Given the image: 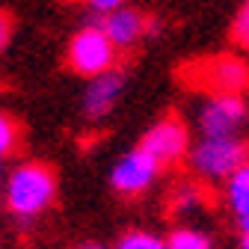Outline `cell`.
<instances>
[{"mask_svg": "<svg viewBox=\"0 0 249 249\" xmlns=\"http://www.w3.org/2000/svg\"><path fill=\"white\" fill-rule=\"evenodd\" d=\"M56 196V178L42 163H24L12 172L6 184V205L18 216H36L42 213Z\"/></svg>", "mask_w": 249, "mask_h": 249, "instance_id": "1", "label": "cell"}, {"mask_svg": "<svg viewBox=\"0 0 249 249\" xmlns=\"http://www.w3.org/2000/svg\"><path fill=\"white\" fill-rule=\"evenodd\" d=\"M69 62L71 69L83 77H95L107 69H113L116 62V48L113 42L104 36V30L98 24L83 27L80 33H74L71 45H69Z\"/></svg>", "mask_w": 249, "mask_h": 249, "instance_id": "2", "label": "cell"}, {"mask_svg": "<svg viewBox=\"0 0 249 249\" xmlns=\"http://www.w3.org/2000/svg\"><path fill=\"white\" fill-rule=\"evenodd\" d=\"M246 158V148L237 137H205L193 148V169L202 178H229Z\"/></svg>", "mask_w": 249, "mask_h": 249, "instance_id": "3", "label": "cell"}, {"mask_svg": "<svg viewBox=\"0 0 249 249\" xmlns=\"http://www.w3.org/2000/svg\"><path fill=\"white\" fill-rule=\"evenodd\" d=\"M243 122H246V104L237 92L213 95L199 113V128L205 137H237Z\"/></svg>", "mask_w": 249, "mask_h": 249, "instance_id": "4", "label": "cell"}, {"mask_svg": "<svg viewBox=\"0 0 249 249\" xmlns=\"http://www.w3.org/2000/svg\"><path fill=\"white\" fill-rule=\"evenodd\" d=\"M145 154H151L154 163L158 166H169L175 160L184 158V151H187V128L178 122V119H163L158 122L154 128L142 137V145H140Z\"/></svg>", "mask_w": 249, "mask_h": 249, "instance_id": "5", "label": "cell"}, {"mask_svg": "<svg viewBox=\"0 0 249 249\" xmlns=\"http://www.w3.org/2000/svg\"><path fill=\"white\" fill-rule=\"evenodd\" d=\"M158 169L160 166L154 163V158H151V154H145L142 148L128 151L116 163V169H113V187H116L119 193H124V196H137V193H142L145 187L154 181Z\"/></svg>", "mask_w": 249, "mask_h": 249, "instance_id": "6", "label": "cell"}, {"mask_svg": "<svg viewBox=\"0 0 249 249\" xmlns=\"http://www.w3.org/2000/svg\"><path fill=\"white\" fill-rule=\"evenodd\" d=\"M122 89H124V74H122V71L107 69V71L95 74V77H92V83L86 86L83 113H86L92 122H95V119H104V116L116 107V101H119V95H122Z\"/></svg>", "mask_w": 249, "mask_h": 249, "instance_id": "7", "label": "cell"}, {"mask_svg": "<svg viewBox=\"0 0 249 249\" xmlns=\"http://www.w3.org/2000/svg\"><path fill=\"white\" fill-rule=\"evenodd\" d=\"M101 30H104V36L113 42V48H134L142 39V33H145V18L140 12H134V9L119 6V9L107 12Z\"/></svg>", "mask_w": 249, "mask_h": 249, "instance_id": "8", "label": "cell"}, {"mask_svg": "<svg viewBox=\"0 0 249 249\" xmlns=\"http://www.w3.org/2000/svg\"><path fill=\"white\" fill-rule=\"evenodd\" d=\"M208 83L223 89V92H240V86L246 83V66L243 59H231V56H223L208 66Z\"/></svg>", "mask_w": 249, "mask_h": 249, "instance_id": "9", "label": "cell"}, {"mask_svg": "<svg viewBox=\"0 0 249 249\" xmlns=\"http://www.w3.org/2000/svg\"><path fill=\"white\" fill-rule=\"evenodd\" d=\"M229 205L237 213L240 229H249V223H246V213H249V169H246V163H240L229 175Z\"/></svg>", "mask_w": 249, "mask_h": 249, "instance_id": "10", "label": "cell"}, {"mask_svg": "<svg viewBox=\"0 0 249 249\" xmlns=\"http://www.w3.org/2000/svg\"><path fill=\"white\" fill-rule=\"evenodd\" d=\"M163 246L166 249H211V237L196 229H178L169 234V240Z\"/></svg>", "mask_w": 249, "mask_h": 249, "instance_id": "11", "label": "cell"}, {"mask_svg": "<svg viewBox=\"0 0 249 249\" xmlns=\"http://www.w3.org/2000/svg\"><path fill=\"white\" fill-rule=\"evenodd\" d=\"M15 142H18V122L0 110V158H6L15 148Z\"/></svg>", "mask_w": 249, "mask_h": 249, "instance_id": "12", "label": "cell"}, {"mask_svg": "<svg viewBox=\"0 0 249 249\" xmlns=\"http://www.w3.org/2000/svg\"><path fill=\"white\" fill-rule=\"evenodd\" d=\"M116 249H166V246H163V240H158L148 231H128L119 240Z\"/></svg>", "mask_w": 249, "mask_h": 249, "instance_id": "13", "label": "cell"}, {"mask_svg": "<svg viewBox=\"0 0 249 249\" xmlns=\"http://www.w3.org/2000/svg\"><path fill=\"white\" fill-rule=\"evenodd\" d=\"M175 205H178L181 213H193L199 205H205V196H202L199 187H184V190L178 193V199H175Z\"/></svg>", "mask_w": 249, "mask_h": 249, "instance_id": "14", "label": "cell"}, {"mask_svg": "<svg viewBox=\"0 0 249 249\" xmlns=\"http://www.w3.org/2000/svg\"><path fill=\"white\" fill-rule=\"evenodd\" d=\"M231 33H234V39H237L240 45L249 42V3H240V9H237V15H234Z\"/></svg>", "mask_w": 249, "mask_h": 249, "instance_id": "15", "label": "cell"}, {"mask_svg": "<svg viewBox=\"0 0 249 249\" xmlns=\"http://www.w3.org/2000/svg\"><path fill=\"white\" fill-rule=\"evenodd\" d=\"M86 3L95 9V12H113V9H119L124 0H86Z\"/></svg>", "mask_w": 249, "mask_h": 249, "instance_id": "16", "label": "cell"}, {"mask_svg": "<svg viewBox=\"0 0 249 249\" xmlns=\"http://www.w3.org/2000/svg\"><path fill=\"white\" fill-rule=\"evenodd\" d=\"M9 33H12V24H9V18H6V15H0V51L6 48V42H9Z\"/></svg>", "mask_w": 249, "mask_h": 249, "instance_id": "17", "label": "cell"}, {"mask_svg": "<svg viewBox=\"0 0 249 249\" xmlns=\"http://www.w3.org/2000/svg\"><path fill=\"white\" fill-rule=\"evenodd\" d=\"M77 249H110V246H104V243H98V240H89V243H80Z\"/></svg>", "mask_w": 249, "mask_h": 249, "instance_id": "18", "label": "cell"}]
</instances>
